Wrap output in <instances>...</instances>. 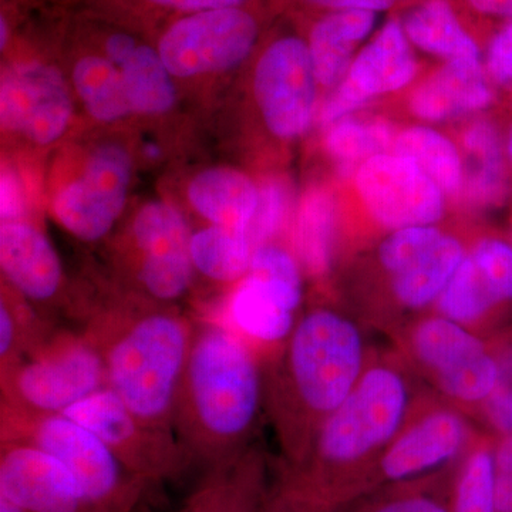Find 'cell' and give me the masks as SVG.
Instances as JSON below:
<instances>
[{
	"label": "cell",
	"instance_id": "277c9868",
	"mask_svg": "<svg viewBox=\"0 0 512 512\" xmlns=\"http://www.w3.org/2000/svg\"><path fill=\"white\" fill-rule=\"evenodd\" d=\"M107 387L104 357L92 339L57 333L40 339L2 372V406L30 414H64Z\"/></svg>",
	"mask_w": 512,
	"mask_h": 512
},
{
	"label": "cell",
	"instance_id": "b9f144b4",
	"mask_svg": "<svg viewBox=\"0 0 512 512\" xmlns=\"http://www.w3.org/2000/svg\"><path fill=\"white\" fill-rule=\"evenodd\" d=\"M161 8L183 10V12L195 13L202 10H214L224 8H238L245 0H147Z\"/></svg>",
	"mask_w": 512,
	"mask_h": 512
},
{
	"label": "cell",
	"instance_id": "603a6c76",
	"mask_svg": "<svg viewBox=\"0 0 512 512\" xmlns=\"http://www.w3.org/2000/svg\"><path fill=\"white\" fill-rule=\"evenodd\" d=\"M413 45L451 60L480 59L473 37L463 28L448 0H426L406 16L403 23Z\"/></svg>",
	"mask_w": 512,
	"mask_h": 512
},
{
	"label": "cell",
	"instance_id": "d590c367",
	"mask_svg": "<svg viewBox=\"0 0 512 512\" xmlns=\"http://www.w3.org/2000/svg\"><path fill=\"white\" fill-rule=\"evenodd\" d=\"M288 192L279 181H269L259 190L258 204L248 227V238L254 251L261 245L269 244L286 215Z\"/></svg>",
	"mask_w": 512,
	"mask_h": 512
},
{
	"label": "cell",
	"instance_id": "60d3db41",
	"mask_svg": "<svg viewBox=\"0 0 512 512\" xmlns=\"http://www.w3.org/2000/svg\"><path fill=\"white\" fill-rule=\"evenodd\" d=\"M23 204L22 191H20L18 178L10 171L2 173V220L19 221L22 217Z\"/></svg>",
	"mask_w": 512,
	"mask_h": 512
},
{
	"label": "cell",
	"instance_id": "836d02e7",
	"mask_svg": "<svg viewBox=\"0 0 512 512\" xmlns=\"http://www.w3.org/2000/svg\"><path fill=\"white\" fill-rule=\"evenodd\" d=\"M393 130L384 121H342L330 130L326 148L336 160L353 163L375 157L389 146Z\"/></svg>",
	"mask_w": 512,
	"mask_h": 512
},
{
	"label": "cell",
	"instance_id": "6da1fadb",
	"mask_svg": "<svg viewBox=\"0 0 512 512\" xmlns=\"http://www.w3.org/2000/svg\"><path fill=\"white\" fill-rule=\"evenodd\" d=\"M261 376L234 330L195 322L174 407V436L185 460L215 467L241 453L258 416Z\"/></svg>",
	"mask_w": 512,
	"mask_h": 512
},
{
	"label": "cell",
	"instance_id": "8fae6325",
	"mask_svg": "<svg viewBox=\"0 0 512 512\" xmlns=\"http://www.w3.org/2000/svg\"><path fill=\"white\" fill-rule=\"evenodd\" d=\"M356 184L366 207L386 227H427L443 217L441 188L406 158H369L360 167Z\"/></svg>",
	"mask_w": 512,
	"mask_h": 512
},
{
	"label": "cell",
	"instance_id": "c3c4849f",
	"mask_svg": "<svg viewBox=\"0 0 512 512\" xmlns=\"http://www.w3.org/2000/svg\"><path fill=\"white\" fill-rule=\"evenodd\" d=\"M0 512H28L20 508L19 505L12 503L8 498L0 495Z\"/></svg>",
	"mask_w": 512,
	"mask_h": 512
},
{
	"label": "cell",
	"instance_id": "ac0fdd59",
	"mask_svg": "<svg viewBox=\"0 0 512 512\" xmlns=\"http://www.w3.org/2000/svg\"><path fill=\"white\" fill-rule=\"evenodd\" d=\"M466 439L463 420L453 413L431 414L403 434L383 457L382 470L390 480L426 473L456 456Z\"/></svg>",
	"mask_w": 512,
	"mask_h": 512
},
{
	"label": "cell",
	"instance_id": "f6af8a7d",
	"mask_svg": "<svg viewBox=\"0 0 512 512\" xmlns=\"http://www.w3.org/2000/svg\"><path fill=\"white\" fill-rule=\"evenodd\" d=\"M375 512H447V510L430 498L412 497L383 505Z\"/></svg>",
	"mask_w": 512,
	"mask_h": 512
},
{
	"label": "cell",
	"instance_id": "ee69618b",
	"mask_svg": "<svg viewBox=\"0 0 512 512\" xmlns=\"http://www.w3.org/2000/svg\"><path fill=\"white\" fill-rule=\"evenodd\" d=\"M137 47L138 45L133 37L126 35V33H116V35H111L107 39V59L116 64L117 67H121L133 56Z\"/></svg>",
	"mask_w": 512,
	"mask_h": 512
},
{
	"label": "cell",
	"instance_id": "f546056e",
	"mask_svg": "<svg viewBox=\"0 0 512 512\" xmlns=\"http://www.w3.org/2000/svg\"><path fill=\"white\" fill-rule=\"evenodd\" d=\"M396 156L412 161L441 191L456 192L463 180L457 148L437 131L414 127L404 131L394 146Z\"/></svg>",
	"mask_w": 512,
	"mask_h": 512
},
{
	"label": "cell",
	"instance_id": "44dd1931",
	"mask_svg": "<svg viewBox=\"0 0 512 512\" xmlns=\"http://www.w3.org/2000/svg\"><path fill=\"white\" fill-rule=\"evenodd\" d=\"M417 63L399 20H390L350 66L349 79L366 96L394 92L412 82Z\"/></svg>",
	"mask_w": 512,
	"mask_h": 512
},
{
	"label": "cell",
	"instance_id": "1f68e13d",
	"mask_svg": "<svg viewBox=\"0 0 512 512\" xmlns=\"http://www.w3.org/2000/svg\"><path fill=\"white\" fill-rule=\"evenodd\" d=\"M245 456L241 453L212 467L187 512H249L251 463Z\"/></svg>",
	"mask_w": 512,
	"mask_h": 512
},
{
	"label": "cell",
	"instance_id": "7a4b0ae2",
	"mask_svg": "<svg viewBox=\"0 0 512 512\" xmlns=\"http://www.w3.org/2000/svg\"><path fill=\"white\" fill-rule=\"evenodd\" d=\"M195 322L173 306L106 313L86 335L100 349L107 386L148 429L174 437V407Z\"/></svg>",
	"mask_w": 512,
	"mask_h": 512
},
{
	"label": "cell",
	"instance_id": "f1b7e54d",
	"mask_svg": "<svg viewBox=\"0 0 512 512\" xmlns=\"http://www.w3.org/2000/svg\"><path fill=\"white\" fill-rule=\"evenodd\" d=\"M73 82L93 119L111 123L131 113L120 69L107 57H83L74 66Z\"/></svg>",
	"mask_w": 512,
	"mask_h": 512
},
{
	"label": "cell",
	"instance_id": "9a60e30c",
	"mask_svg": "<svg viewBox=\"0 0 512 512\" xmlns=\"http://www.w3.org/2000/svg\"><path fill=\"white\" fill-rule=\"evenodd\" d=\"M0 495L28 512H92L69 468L25 441L3 443Z\"/></svg>",
	"mask_w": 512,
	"mask_h": 512
},
{
	"label": "cell",
	"instance_id": "d6a6232c",
	"mask_svg": "<svg viewBox=\"0 0 512 512\" xmlns=\"http://www.w3.org/2000/svg\"><path fill=\"white\" fill-rule=\"evenodd\" d=\"M247 276L274 292L293 311L301 305V272L295 259L285 249L272 244L256 248Z\"/></svg>",
	"mask_w": 512,
	"mask_h": 512
},
{
	"label": "cell",
	"instance_id": "f907efd6",
	"mask_svg": "<svg viewBox=\"0 0 512 512\" xmlns=\"http://www.w3.org/2000/svg\"><path fill=\"white\" fill-rule=\"evenodd\" d=\"M508 153H510L511 161H512V131L510 134V141H508Z\"/></svg>",
	"mask_w": 512,
	"mask_h": 512
},
{
	"label": "cell",
	"instance_id": "8d00e7d4",
	"mask_svg": "<svg viewBox=\"0 0 512 512\" xmlns=\"http://www.w3.org/2000/svg\"><path fill=\"white\" fill-rule=\"evenodd\" d=\"M369 99L370 97L366 96L348 77L323 103L319 113L320 124L335 123L346 114L362 107Z\"/></svg>",
	"mask_w": 512,
	"mask_h": 512
},
{
	"label": "cell",
	"instance_id": "3957f363",
	"mask_svg": "<svg viewBox=\"0 0 512 512\" xmlns=\"http://www.w3.org/2000/svg\"><path fill=\"white\" fill-rule=\"evenodd\" d=\"M35 444L62 461L82 487L92 512H120L133 504L141 478L92 430L64 414H30L2 406V443Z\"/></svg>",
	"mask_w": 512,
	"mask_h": 512
},
{
	"label": "cell",
	"instance_id": "681fc988",
	"mask_svg": "<svg viewBox=\"0 0 512 512\" xmlns=\"http://www.w3.org/2000/svg\"><path fill=\"white\" fill-rule=\"evenodd\" d=\"M0 26H2V40H0V46H2V49H5L6 42H8V26H6L5 19L2 18V23H0Z\"/></svg>",
	"mask_w": 512,
	"mask_h": 512
},
{
	"label": "cell",
	"instance_id": "4dcf8cb0",
	"mask_svg": "<svg viewBox=\"0 0 512 512\" xmlns=\"http://www.w3.org/2000/svg\"><path fill=\"white\" fill-rule=\"evenodd\" d=\"M131 235L141 256L190 251L192 234L184 215L168 202H148L131 225Z\"/></svg>",
	"mask_w": 512,
	"mask_h": 512
},
{
	"label": "cell",
	"instance_id": "7dc6e473",
	"mask_svg": "<svg viewBox=\"0 0 512 512\" xmlns=\"http://www.w3.org/2000/svg\"><path fill=\"white\" fill-rule=\"evenodd\" d=\"M498 382L507 384L512 389V355L503 366H500V375H498Z\"/></svg>",
	"mask_w": 512,
	"mask_h": 512
},
{
	"label": "cell",
	"instance_id": "5bb4252c",
	"mask_svg": "<svg viewBox=\"0 0 512 512\" xmlns=\"http://www.w3.org/2000/svg\"><path fill=\"white\" fill-rule=\"evenodd\" d=\"M413 346L448 396L478 402L493 392L500 366L461 323L447 318L426 320L414 332Z\"/></svg>",
	"mask_w": 512,
	"mask_h": 512
},
{
	"label": "cell",
	"instance_id": "cb8c5ba5",
	"mask_svg": "<svg viewBox=\"0 0 512 512\" xmlns=\"http://www.w3.org/2000/svg\"><path fill=\"white\" fill-rule=\"evenodd\" d=\"M468 164L466 197L478 207L500 204L508 192L500 136L493 124L477 121L464 134Z\"/></svg>",
	"mask_w": 512,
	"mask_h": 512
},
{
	"label": "cell",
	"instance_id": "bcb514c9",
	"mask_svg": "<svg viewBox=\"0 0 512 512\" xmlns=\"http://www.w3.org/2000/svg\"><path fill=\"white\" fill-rule=\"evenodd\" d=\"M468 5L483 15L512 20V0H467Z\"/></svg>",
	"mask_w": 512,
	"mask_h": 512
},
{
	"label": "cell",
	"instance_id": "74e56055",
	"mask_svg": "<svg viewBox=\"0 0 512 512\" xmlns=\"http://www.w3.org/2000/svg\"><path fill=\"white\" fill-rule=\"evenodd\" d=\"M488 70L498 83H512V20L498 30L488 47Z\"/></svg>",
	"mask_w": 512,
	"mask_h": 512
},
{
	"label": "cell",
	"instance_id": "ba28073f",
	"mask_svg": "<svg viewBox=\"0 0 512 512\" xmlns=\"http://www.w3.org/2000/svg\"><path fill=\"white\" fill-rule=\"evenodd\" d=\"M131 158L123 147L94 150L79 178L57 192L53 214L67 232L84 242L106 237L126 205Z\"/></svg>",
	"mask_w": 512,
	"mask_h": 512
},
{
	"label": "cell",
	"instance_id": "7bdbcfd3",
	"mask_svg": "<svg viewBox=\"0 0 512 512\" xmlns=\"http://www.w3.org/2000/svg\"><path fill=\"white\" fill-rule=\"evenodd\" d=\"M306 3L318 8L333 10H370V12H379V10L389 9L394 0H305Z\"/></svg>",
	"mask_w": 512,
	"mask_h": 512
},
{
	"label": "cell",
	"instance_id": "2e32d148",
	"mask_svg": "<svg viewBox=\"0 0 512 512\" xmlns=\"http://www.w3.org/2000/svg\"><path fill=\"white\" fill-rule=\"evenodd\" d=\"M512 299V247L500 239H484L464 256L439 298L447 319L470 323L497 303Z\"/></svg>",
	"mask_w": 512,
	"mask_h": 512
},
{
	"label": "cell",
	"instance_id": "484cf974",
	"mask_svg": "<svg viewBox=\"0 0 512 512\" xmlns=\"http://www.w3.org/2000/svg\"><path fill=\"white\" fill-rule=\"evenodd\" d=\"M190 254L195 271L210 281L232 284L248 275L254 248L247 232L210 225L192 234Z\"/></svg>",
	"mask_w": 512,
	"mask_h": 512
},
{
	"label": "cell",
	"instance_id": "5b68a950",
	"mask_svg": "<svg viewBox=\"0 0 512 512\" xmlns=\"http://www.w3.org/2000/svg\"><path fill=\"white\" fill-rule=\"evenodd\" d=\"M362 339L352 322L318 309L295 326L286 357L289 389L308 414L335 412L356 386Z\"/></svg>",
	"mask_w": 512,
	"mask_h": 512
},
{
	"label": "cell",
	"instance_id": "d6986e66",
	"mask_svg": "<svg viewBox=\"0 0 512 512\" xmlns=\"http://www.w3.org/2000/svg\"><path fill=\"white\" fill-rule=\"evenodd\" d=\"M493 101L480 59L451 60L414 92L417 117L439 121L484 109Z\"/></svg>",
	"mask_w": 512,
	"mask_h": 512
},
{
	"label": "cell",
	"instance_id": "7c38bea8",
	"mask_svg": "<svg viewBox=\"0 0 512 512\" xmlns=\"http://www.w3.org/2000/svg\"><path fill=\"white\" fill-rule=\"evenodd\" d=\"M463 259L457 239L430 227L399 229L380 247V262L392 274L393 291L409 308L440 298Z\"/></svg>",
	"mask_w": 512,
	"mask_h": 512
},
{
	"label": "cell",
	"instance_id": "e575fe53",
	"mask_svg": "<svg viewBox=\"0 0 512 512\" xmlns=\"http://www.w3.org/2000/svg\"><path fill=\"white\" fill-rule=\"evenodd\" d=\"M454 512H498L495 460L487 450L468 458L461 471Z\"/></svg>",
	"mask_w": 512,
	"mask_h": 512
},
{
	"label": "cell",
	"instance_id": "30bf717a",
	"mask_svg": "<svg viewBox=\"0 0 512 512\" xmlns=\"http://www.w3.org/2000/svg\"><path fill=\"white\" fill-rule=\"evenodd\" d=\"M64 416L97 434L141 480L163 477L185 461L174 437L144 426L109 386L76 404Z\"/></svg>",
	"mask_w": 512,
	"mask_h": 512
},
{
	"label": "cell",
	"instance_id": "4fadbf2b",
	"mask_svg": "<svg viewBox=\"0 0 512 512\" xmlns=\"http://www.w3.org/2000/svg\"><path fill=\"white\" fill-rule=\"evenodd\" d=\"M72 113V97L55 67L25 63L3 74L0 119L6 130L47 146L63 136Z\"/></svg>",
	"mask_w": 512,
	"mask_h": 512
},
{
	"label": "cell",
	"instance_id": "ab89813d",
	"mask_svg": "<svg viewBox=\"0 0 512 512\" xmlns=\"http://www.w3.org/2000/svg\"><path fill=\"white\" fill-rule=\"evenodd\" d=\"M487 413L498 430L512 433V389L503 382L495 384L487 397Z\"/></svg>",
	"mask_w": 512,
	"mask_h": 512
},
{
	"label": "cell",
	"instance_id": "e0dca14e",
	"mask_svg": "<svg viewBox=\"0 0 512 512\" xmlns=\"http://www.w3.org/2000/svg\"><path fill=\"white\" fill-rule=\"evenodd\" d=\"M0 266L8 284L25 301H53L62 288L59 255L40 229L26 221H5L0 227Z\"/></svg>",
	"mask_w": 512,
	"mask_h": 512
},
{
	"label": "cell",
	"instance_id": "9c48e42d",
	"mask_svg": "<svg viewBox=\"0 0 512 512\" xmlns=\"http://www.w3.org/2000/svg\"><path fill=\"white\" fill-rule=\"evenodd\" d=\"M316 82L311 52L302 39L282 37L262 53L255 70V97L275 136L298 137L309 127Z\"/></svg>",
	"mask_w": 512,
	"mask_h": 512
},
{
	"label": "cell",
	"instance_id": "7402d4cb",
	"mask_svg": "<svg viewBox=\"0 0 512 512\" xmlns=\"http://www.w3.org/2000/svg\"><path fill=\"white\" fill-rule=\"evenodd\" d=\"M375 22L376 12L370 10H340L316 22L308 46L316 80L322 86H335L348 73L353 50Z\"/></svg>",
	"mask_w": 512,
	"mask_h": 512
},
{
	"label": "cell",
	"instance_id": "d4e9b609",
	"mask_svg": "<svg viewBox=\"0 0 512 512\" xmlns=\"http://www.w3.org/2000/svg\"><path fill=\"white\" fill-rule=\"evenodd\" d=\"M229 313L241 332L259 342H279L295 329V311L251 276L242 279L232 296Z\"/></svg>",
	"mask_w": 512,
	"mask_h": 512
},
{
	"label": "cell",
	"instance_id": "4316f807",
	"mask_svg": "<svg viewBox=\"0 0 512 512\" xmlns=\"http://www.w3.org/2000/svg\"><path fill=\"white\" fill-rule=\"evenodd\" d=\"M338 205L325 188H312L303 197L296 222V252L306 271L323 275L332 262Z\"/></svg>",
	"mask_w": 512,
	"mask_h": 512
},
{
	"label": "cell",
	"instance_id": "ffe728a7",
	"mask_svg": "<svg viewBox=\"0 0 512 512\" xmlns=\"http://www.w3.org/2000/svg\"><path fill=\"white\" fill-rule=\"evenodd\" d=\"M187 195L210 225L248 234L259 191L247 175L227 167L208 168L192 178Z\"/></svg>",
	"mask_w": 512,
	"mask_h": 512
},
{
	"label": "cell",
	"instance_id": "f35d334b",
	"mask_svg": "<svg viewBox=\"0 0 512 512\" xmlns=\"http://www.w3.org/2000/svg\"><path fill=\"white\" fill-rule=\"evenodd\" d=\"M495 487L498 512H512V433L495 458Z\"/></svg>",
	"mask_w": 512,
	"mask_h": 512
},
{
	"label": "cell",
	"instance_id": "52a82bcc",
	"mask_svg": "<svg viewBox=\"0 0 512 512\" xmlns=\"http://www.w3.org/2000/svg\"><path fill=\"white\" fill-rule=\"evenodd\" d=\"M256 39L258 23L238 6L184 16L165 30L157 50L174 77H194L238 66Z\"/></svg>",
	"mask_w": 512,
	"mask_h": 512
},
{
	"label": "cell",
	"instance_id": "83f0119b",
	"mask_svg": "<svg viewBox=\"0 0 512 512\" xmlns=\"http://www.w3.org/2000/svg\"><path fill=\"white\" fill-rule=\"evenodd\" d=\"M131 113L160 116L173 109L177 90L158 50L138 45L136 52L119 67Z\"/></svg>",
	"mask_w": 512,
	"mask_h": 512
},
{
	"label": "cell",
	"instance_id": "8992f818",
	"mask_svg": "<svg viewBox=\"0 0 512 512\" xmlns=\"http://www.w3.org/2000/svg\"><path fill=\"white\" fill-rule=\"evenodd\" d=\"M406 402V386L396 372L384 367L367 372L323 423L320 460L348 464L375 450L399 427Z\"/></svg>",
	"mask_w": 512,
	"mask_h": 512
}]
</instances>
